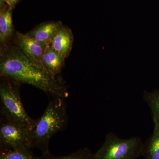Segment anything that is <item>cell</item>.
<instances>
[{
  "instance_id": "7a4b0ae2",
  "label": "cell",
  "mask_w": 159,
  "mask_h": 159,
  "mask_svg": "<svg viewBox=\"0 0 159 159\" xmlns=\"http://www.w3.org/2000/svg\"><path fill=\"white\" fill-rule=\"evenodd\" d=\"M68 115L65 99L53 98L45 110L38 119L31 133L32 148H36L42 154L50 152L49 143L52 137L65 129Z\"/></svg>"
},
{
  "instance_id": "7c38bea8",
  "label": "cell",
  "mask_w": 159,
  "mask_h": 159,
  "mask_svg": "<svg viewBox=\"0 0 159 159\" xmlns=\"http://www.w3.org/2000/svg\"><path fill=\"white\" fill-rule=\"evenodd\" d=\"M143 99L150 108L154 124L159 125V89L144 91Z\"/></svg>"
},
{
  "instance_id": "52a82bcc",
  "label": "cell",
  "mask_w": 159,
  "mask_h": 159,
  "mask_svg": "<svg viewBox=\"0 0 159 159\" xmlns=\"http://www.w3.org/2000/svg\"><path fill=\"white\" fill-rule=\"evenodd\" d=\"M74 35L70 28L62 25L54 35L50 45L57 53L66 58L72 50Z\"/></svg>"
},
{
  "instance_id": "ba28073f",
  "label": "cell",
  "mask_w": 159,
  "mask_h": 159,
  "mask_svg": "<svg viewBox=\"0 0 159 159\" xmlns=\"http://www.w3.org/2000/svg\"><path fill=\"white\" fill-rule=\"evenodd\" d=\"M62 25L60 21L46 22L38 25L26 34L48 46L51 44L54 35Z\"/></svg>"
},
{
  "instance_id": "5b68a950",
  "label": "cell",
  "mask_w": 159,
  "mask_h": 159,
  "mask_svg": "<svg viewBox=\"0 0 159 159\" xmlns=\"http://www.w3.org/2000/svg\"><path fill=\"white\" fill-rule=\"evenodd\" d=\"M31 148V133L1 116L0 150Z\"/></svg>"
},
{
  "instance_id": "9c48e42d",
  "label": "cell",
  "mask_w": 159,
  "mask_h": 159,
  "mask_svg": "<svg viewBox=\"0 0 159 159\" xmlns=\"http://www.w3.org/2000/svg\"><path fill=\"white\" fill-rule=\"evenodd\" d=\"M66 58L54 51L50 45L47 46L43 54L41 64L51 74L57 76L64 66Z\"/></svg>"
},
{
  "instance_id": "8fae6325",
  "label": "cell",
  "mask_w": 159,
  "mask_h": 159,
  "mask_svg": "<svg viewBox=\"0 0 159 159\" xmlns=\"http://www.w3.org/2000/svg\"><path fill=\"white\" fill-rule=\"evenodd\" d=\"M154 125L152 134L143 144L142 156L145 159H159V125Z\"/></svg>"
},
{
  "instance_id": "5bb4252c",
  "label": "cell",
  "mask_w": 159,
  "mask_h": 159,
  "mask_svg": "<svg viewBox=\"0 0 159 159\" xmlns=\"http://www.w3.org/2000/svg\"><path fill=\"white\" fill-rule=\"evenodd\" d=\"M31 148L1 150L0 159H38Z\"/></svg>"
},
{
  "instance_id": "8992f818",
  "label": "cell",
  "mask_w": 159,
  "mask_h": 159,
  "mask_svg": "<svg viewBox=\"0 0 159 159\" xmlns=\"http://www.w3.org/2000/svg\"><path fill=\"white\" fill-rule=\"evenodd\" d=\"M13 43L26 56L34 62L42 65V58L47 46L27 34H23L20 32L15 33Z\"/></svg>"
},
{
  "instance_id": "30bf717a",
  "label": "cell",
  "mask_w": 159,
  "mask_h": 159,
  "mask_svg": "<svg viewBox=\"0 0 159 159\" xmlns=\"http://www.w3.org/2000/svg\"><path fill=\"white\" fill-rule=\"evenodd\" d=\"M12 9L4 8L0 11V43L1 49L9 43L13 35Z\"/></svg>"
},
{
  "instance_id": "9a60e30c",
  "label": "cell",
  "mask_w": 159,
  "mask_h": 159,
  "mask_svg": "<svg viewBox=\"0 0 159 159\" xmlns=\"http://www.w3.org/2000/svg\"><path fill=\"white\" fill-rule=\"evenodd\" d=\"M5 1L7 5L9 6V9L12 10L20 0H5Z\"/></svg>"
},
{
  "instance_id": "6da1fadb",
  "label": "cell",
  "mask_w": 159,
  "mask_h": 159,
  "mask_svg": "<svg viewBox=\"0 0 159 159\" xmlns=\"http://www.w3.org/2000/svg\"><path fill=\"white\" fill-rule=\"evenodd\" d=\"M0 75L35 87L53 98L66 99L69 96L62 79L30 59L14 43L1 49Z\"/></svg>"
},
{
  "instance_id": "4fadbf2b",
  "label": "cell",
  "mask_w": 159,
  "mask_h": 159,
  "mask_svg": "<svg viewBox=\"0 0 159 159\" xmlns=\"http://www.w3.org/2000/svg\"><path fill=\"white\" fill-rule=\"evenodd\" d=\"M38 159H94V153L87 148H81L75 152L64 156H57L51 154L50 152L42 154Z\"/></svg>"
},
{
  "instance_id": "277c9868",
  "label": "cell",
  "mask_w": 159,
  "mask_h": 159,
  "mask_svg": "<svg viewBox=\"0 0 159 159\" xmlns=\"http://www.w3.org/2000/svg\"><path fill=\"white\" fill-rule=\"evenodd\" d=\"M143 144L140 137L121 139L108 133L100 148L94 153V159H137L142 156Z\"/></svg>"
},
{
  "instance_id": "3957f363",
  "label": "cell",
  "mask_w": 159,
  "mask_h": 159,
  "mask_svg": "<svg viewBox=\"0 0 159 159\" xmlns=\"http://www.w3.org/2000/svg\"><path fill=\"white\" fill-rule=\"evenodd\" d=\"M20 83L1 77V116L14 122L32 133L35 120L29 116L24 108L20 92Z\"/></svg>"
}]
</instances>
